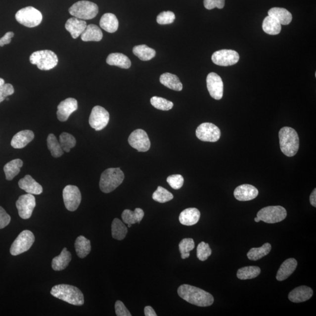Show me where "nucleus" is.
<instances>
[{"instance_id":"nucleus-1","label":"nucleus","mask_w":316,"mask_h":316,"mask_svg":"<svg viewBox=\"0 0 316 316\" xmlns=\"http://www.w3.org/2000/svg\"><path fill=\"white\" fill-rule=\"evenodd\" d=\"M179 296L191 304L207 307L213 305V296L205 290L189 285H182L178 289Z\"/></svg>"},{"instance_id":"nucleus-2","label":"nucleus","mask_w":316,"mask_h":316,"mask_svg":"<svg viewBox=\"0 0 316 316\" xmlns=\"http://www.w3.org/2000/svg\"><path fill=\"white\" fill-rule=\"evenodd\" d=\"M50 294L70 305L82 306L85 303L84 296L81 290L72 285L60 284L54 286L51 289Z\"/></svg>"},{"instance_id":"nucleus-3","label":"nucleus","mask_w":316,"mask_h":316,"mask_svg":"<svg viewBox=\"0 0 316 316\" xmlns=\"http://www.w3.org/2000/svg\"><path fill=\"white\" fill-rule=\"evenodd\" d=\"M279 137L283 154L288 157L295 156L299 148V138L296 131L291 127H283L279 131Z\"/></svg>"},{"instance_id":"nucleus-4","label":"nucleus","mask_w":316,"mask_h":316,"mask_svg":"<svg viewBox=\"0 0 316 316\" xmlns=\"http://www.w3.org/2000/svg\"><path fill=\"white\" fill-rule=\"evenodd\" d=\"M124 178L125 176L120 168H108L101 175L100 189L104 193H109L123 183Z\"/></svg>"},{"instance_id":"nucleus-5","label":"nucleus","mask_w":316,"mask_h":316,"mask_svg":"<svg viewBox=\"0 0 316 316\" xmlns=\"http://www.w3.org/2000/svg\"><path fill=\"white\" fill-rule=\"evenodd\" d=\"M30 62L36 65L41 70H49L57 66L58 57L50 50H38L34 52L30 57Z\"/></svg>"},{"instance_id":"nucleus-6","label":"nucleus","mask_w":316,"mask_h":316,"mask_svg":"<svg viewBox=\"0 0 316 316\" xmlns=\"http://www.w3.org/2000/svg\"><path fill=\"white\" fill-rule=\"evenodd\" d=\"M73 17L82 20H89L96 17L98 7L95 3L89 1H80L75 3L69 9Z\"/></svg>"},{"instance_id":"nucleus-7","label":"nucleus","mask_w":316,"mask_h":316,"mask_svg":"<svg viewBox=\"0 0 316 316\" xmlns=\"http://www.w3.org/2000/svg\"><path fill=\"white\" fill-rule=\"evenodd\" d=\"M15 19L19 23L28 28L38 26L43 21V15L33 7L22 8L15 14Z\"/></svg>"},{"instance_id":"nucleus-8","label":"nucleus","mask_w":316,"mask_h":316,"mask_svg":"<svg viewBox=\"0 0 316 316\" xmlns=\"http://www.w3.org/2000/svg\"><path fill=\"white\" fill-rule=\"evenodd\" d=\"M287 216L286 210L280 206H268L262 209L257 213L261 221L269 224H274L285 220Z\"/></svg>"},{"instance_id":"nucleus-9","label":"nucleus","mask_w":316,"mask_h":316,"mask_svg":"<svg viewBox=\"0 0 316 316\" xmlns=\"http://www.w3.org/2000/svg\"><path fill=\"white\" fill-rule=\"evenodd\" d=\"M35 241V236L30 230H24L18 235L12 243L10 253L14 256L21 254L30 250Z\"/></svg>"},{"instance_id":"nucleus-10","label":"nucleus","mask_w":316,"mask_h":316,"mask_svg":"<svg viewBox=\"0 0 316 316\" xmlns=\"http://www.w3.org/2000/svg\"><path fill=\"white\" fill-rule=\"evenodd\" d=\"M63 198L67 210L75 212L81 203L82 194L77 186L68 185L63 190Z\"/></svg>"},{"instance_id":"nucleus-11","label":"nucleus","mask_w":316,"mask_h":316,"mask_svg":"<svg viewBox=\"0 0 316 316\" xmlns=\"http://www.w3.org/2000/svg\"><path fill=\"white\" fill-rule=\"evenodd\" d=\"M196 136L204 142H215L221 136V132L218 127L210 123H204L197 127Z\"/></svg>"},{"instance_id":"nucleus-12","label":"nucleus","mask_w":316,"mask_h":316,"mask_svg":"<svg viewBox=\"0 0 316 316\" xmlns=\"http://www.w3.org/2000/svg\"><path fill=\"white\" fill-rule=\"evenodd\" d=\"M109 120V113L103 107L96 105L91 110L89 124L95 130L100 131L107 126Z\"/></svg>"},{"instance_id":"nucleus-13","label":"nucleus","mask_w":316,"mask_h":316,"mask_svg":"<svg viewBox=\"0 0 316 316\" xmlns=\"http://www.w3.org/2000/svg\"><path fill=\"white\" fill-rule=\"evenodd\" d=\"M16 206L18 211L19 216L22 219H30L36 206V200L33 194L27 193L18 198Z\"/></svg>"},{"instance_id":"nucleus-14","label":"nucleus","mask_w":316,"mask_h":316,"mask_svg":"<svg viewBox=\"0 0 316 316\" xmlns=\"http://www.w3.org/2000/svg\"><path fill=\"white\" fill-rule=\"evenodd\" d=\"M130 145L139 152H146L151 147V142L148 134L144 130L138 129L130 134L129 138Z\"/></svg>"},{"instance_id":"nucleus-15","label":"nucleus","mask_w":316,"mask_h":316,"mask_svg":"<svg viewBox=\"0 0 316 316\" xmlns=\"http://www.w3.org/2000/svg\"><path fill=\"white\" fill-rule=\"evenodd\" d=\"M212 61L217 65L228 66L235 65L239 60L238 52L235 50L223 49L216 51L212 56Z\"/></svg>"},{"instance_id":"nucleus-16","label":"nucleus","mask_w":316,"mask_h":316,"mask_svg":"<svg viewBox=\"0 0 316 316\" xmlns=\"http://www.w3.org/2000/svg\"><path fill=\"white\" fill-rule=\"evenodd\" d=\"M206 82L211 97L217 100H221L224 92V85L220 76L216 73H210L207 76Z\"/></svg>"},{"instance_id":"nucleus-17","label":"nucleus","mask_w":316,"mask_h":316,"mask_svg":"<svg viewBox=\"0 0 316 316\" xmlns=\"http://www.w3.org/2000/svg\"><path fill=\"white\" fill-rule=\"evenodd\" d=\"M78 108V101L75 98H68L60 102L57 106V117L60 121L65 122Z\"/></svg>"},{"instance_id":"nucleus-18","label":"nucleus","mask_w":316,"mask_h":316,"mask_svg":"<svg viewBox=\"0 0 316 316\" xmlns=\"http://www.w3.org/2000/svg\"><path fill=\"white\" fill-rule=\"evenodd\" d=\"M258 193L259 191L256 187L248 184L240 185L234 191L235 199L241 202L253 200L258 196Z\"/></svg>"},{"instance_id":"nucleus-19","label":"nucleus","mask_w":316,"mask_h":316,"mask_svg":"<svg viewBox=\"0 0 316 316\" xmlns=\"http://www.w3.org/2000/svg\"><path fill=\"white\" fill-rule=\"evenodd\" d=\"M19 187L21 189L26 191L27 193L39 195L43 193L42 186L32 178L31 176L27 175L24 178L19 181Z\"/></svg>"},{"instance_id":"nucleus-20","label":"nucleus","mask_w":316,"mask_h":316,"mask_svg":"<svg viewBox=\"0 0 316 316\" xmlns=\"http://www.w3.org/2000/svg\"><path fill=\"white\" fill-rule=\"evenodd\" d=\"M87 27V23L84 20L75 17L69 18L66 21L65 28L71 34L73 39H76L84 33Z\"/></svg>"},{"instance_id":"nucleus-21","label":"nucleus","mask_w":316,"mask_h":316,"mask_svg":"<svg viewBox=\"0 0 316 316\" xmlns=\"http://www.w3.org/2000/svg\"><path fill=\"white\" fill-rule=\"evenodd\" d=\"M313 295L314 291L312 288L306 286H301L290 292L288 298L293 303H301L308 301Z\"/></svg>"},{"instance_id":"nucleus-22","label":"nucleus","mask_w":316,"mask_h":316,"mask_svg":"<svg viewBox=\"0 0 316 316\" xmlns=\"http://www.w3.org/2000/svg\"><path fill=\"white\" fill-rule=\"evenodd\" d=\"M34 133L31 130L21 131L13 136L11 145L15 149L23 148L34 139Z\"/></svg>"},{"instance_id":"nucleus-23","label":"nucleus","mask_w":316,"mask_h":316,"mask_svg":"<svg viewBox=\"0 0 316 316\" xmlns=\"http://www.w3.org/2000/svg\"><path fill=\"white\" fill-rule=\"evenodd\" d=\"M297 266H298V262L295 258H289L284 261L277 271L276 279L278 281H283L288 278L294 272Z\"/></svg>"},{"instance_id":"nucleus-24","label":"nucleus","mask_w":316,"mask_h":316,"mask_svg":"<svg viewBox=\"0 0 316 316\" xmlns=\"http://www.w3.org/2000/svg\"><path fill=\"white\" fill-rule=\"evenodd\" d=\"M200 212L196 208H188L181 212L180 222L181 225L187 226L195 225L199 221Z\"/></svg>"},{"instance_id":"nucleus-25","label":"nucleus","mask_w":316,"mask_h":316,"mask_svg":"<svg viewBox=\"0 0 316 316\" xmlns=\"http://www.w3.org/2000/svg\"><path fill=\"white\" fill-rule=\"evenodd\" d=\"M72 260V255L66 248H63L62 253L58 256L53 258L52 262V269L55 271H60L68 267Z\"/></svg>"},{"instance_id":"nucleus-26","label":"nucleus","mask_w":316,"mask_h":316,"mask_svg":"<svg viewBox=\"0 0 316 316\" xmlns=\"http://www.w3.org/2000/svg\"><path fill=\"white\" fill-rule=\"evenodd\" d=\"M161 84L172 90L180 91L183 89V85L177 75L170 73H165L159 79Z\"/></svg>"},{"instance_id":"nucleus-27","label":"nucleus","mask_w":316,"mask_h":316,"mask_svg":"<svg viewBox=\"0 0 316 316\" xmlns=\"http://www.w3.org/2000/svg\"><path fill=\"white\" fill-rule=\"evenodd\" d=\"M81 39L85 42L89 41H95L98 42L103 38V33L97 25L90 24L87 25L84 33L81 35Z\"/></svg>"},{"instance_id":"nucleus-28","label":"nucleus","mask_w":316,"mask_h":316,"mask_svg":"<svg viewBox=\"0 0 316 316\" xmlns=\"http://www.w3.org/2000/svg\"><path fill=\"white\" fill-rule=\"evenodd\" d=\"M107 63L111 66H116L122 69H129L132 66V62L125 55L120 53H113L108 56Z\"/></svg>"},{"instance_id":"nucleus-29","label":"nucleus","mask_w":316,"mask_h":316,"mask_svg":"<svg viewBox=\"0 0 316 316\" xmlns=\"http://www.w3.org/2000/svg\"><path fill=\"white\" fill-rule=\"evenodd\" d=\"M102 29L109 33H114L119 28V22L116 16L111 13L104 14L100 21Z\"/></svg>"},{"instance_id":"nucleus-30","label":"nucleus","mask_w":316,"mask_h":316,"mask_svg":"<svg viewBox=\"0 0 316 316\" xmlns=\"http://www.w3.org/2000/svg\"><path fill=\"white\" fill-rule=\"evenodd\" d=\"M268 15L276 19L281 25H288L292 20L291 13L285 8L278 7L271 8L268 11Z\"/></svg>"},{"instance_id":"nucleus-31","label":"nucleus","mask_w":316,"mask_h":316,"mask_svg":"<svg viewBox=\"0 0 316 316\" xmlns=\"http://www.w3.org/2000/svg\"><path fill=\"white\" fill-rule=\"evenodd\" d=\"M143 217L144 212L140 208L135 209L134 212L129 209L124 210L121 215L123 222L127 225H134L135 223L139 224Z\"/></svg>"},{"instance_id":"nucleus-32","label":"nucleus","mask_w":316,"mask_h":316,"mask_svg":"<svg viewBox=\"0 0 316 316\" xmlns=\"http://www.w3.org/2000/svg\"><path fill=\"white\" fill-rule=\"evenodd\" d=\"M75 247L78 256L81 258H84L90 253L91 250L90 241L84 236H79L75 241Z\"/></svg>"},{"instance_id":"nucleus-33","label":"nucleus","mask_w":316,"mask_h":316,"mask_svg":"<svg viewBox=\"0 0 316 316\" xmlns=\"http://www.w3.org/2000/svg\"><path fill=\"white\" fill-rule=\"evenodd\" d=\"M23 161L20 159H14L4 166V171L6 180L11 181L20 172Z\"/></svg>"},{"instance_id":"nucleus-34","label":"nucleus","mask_w":316,"mask_h":316,"mask_svg":"<svg viewBox=\"0 0 316 316\" xmlns=\"http://www.w3.org/2000/svg\"><path fill=\"white\" fill-rule=\"evenodd\" d=\"M134 55L143 61H148L154 58L156 55V51L154 49L146 46V45H140L134 47Z\"/></svg>"},{"instance_id":"nucleus-35","label":"nucleus","mask_w":316,"mask_h":316,"mask_svg":"<svg viewBox=\"0 0 316 316\" xmlns=\"http://www.w3.org/2000/svg\"><path fill=\"white\" fill-rule=\"evenodd\" d=\"M112 237L117 240H123L126 238L128 229L124 223L119 219H114L111 225Z\"/></svg>"},{"instance_id":"nucleus-36","label":"nucleus","mask_w":316,"mask_h":316,"mask_svg":"<svg viewBox=\"0 0 316 316\" xmlns=\"http://www.w3.org/2000/svg\"><path fill=\"white\" fill-rule=\"evenodd\" d=\"M263 29L265 33L268 34L276 35L280 33L282 27H281V24L276 19L268 15L264 19Z\"/></svg>"},{"instance_id":"nucleus-37","label":"nucleus","mask_w":316,"mask_h":316,"mask_svg":"<svg viewBox=\"0 0 316 316\" xmlns=\"http://www.w3.org/2000/svg\"><path fill=\"white\" fill-rule=\"evenodd\" d=\"M271 248L272 247L270 243L264 244L259 248H251L247 253L248 259L251 261L260 260L270 253Z\"/></svg>"},{"instance_id":"nucleus-38","label":"nucleus","mask_w":316,"mask_h":316,"mask_svg":"<svg viewBox=\"0 0 316 316\" xmlns=\"http://www.w3.org/2000/svg\"><path fill=\"white\" fill-rule=\"evenodd\" d=\"M261 273L259 267L255 266L245 267L238 270L237 276L241 280H247L255 278Z\"/></svg>"},{"instance_id":"nucleus-39","label":"nucleus","mask_w":316,"mask_h":316,"mask_svg":"<svg viewBox=\"0 0 316 316\" xmlns=\"http://www.w3.org/2000/svg\"><path fill=\"white\" fill-rule=\"evenodd\" d=\"M47 145L53 157L59 158L63 155V149L54 134H50L47 136Z\"/></svg>"},{"instance_id":"nucleus-40","label":"nucleus","mask_w":316,"mask_h":316,"mask_svg":"<svg viewBox=\"0 0 316 316\" xmlns=\"http://www.w3.org/2000/svg\"><path fill=\"white\" fill-rule=\"evenodd\" d=\"M59 143L63 151L69 152L70 149L75 147L76 140L71 134L63 133L59 136Z\"/></svg>"},{"instance_id":"nucleus-41","label":"nucleus","mask_w":316,"mask_h":316,"mask_svg":"<svg viewBox=\"0 0 316 316\" xmlns=\"http://www.w3.org/2000/svg\"><path fill=\"white\" fill-rule=\"evenodd\" d=\"M195 247V244L192 238H184L179 244L181 257L183 260L186 259L190 256V252Z\"/></svg>"},{"instance_id":"nucleus-42","label":"nucleus","mask_w":316,"mask_h":316,"mask_svg":"<svg viewBox=\"0 0 316 316\" xmlns=\"http://www.w3.org/2000/svg\"><path fill=\"white\" fill-rule=\"evenodd\" d=\"M152 199L156 202L164 203L173 199L174 195L165 188L158 186L152 194Z\"/></svg>"},{"instance_id":"nucleus-43","label":"nucleus","mask_w":316,"mask_h":316,"mask_svg":"<svg viewBox=\"0 0 316 316\" xmlns=\"http://www.w3.org/2000/svg\"><path fill=\"white\" fill-rule=\"evenodd\" d=\"M151 103L152 106L162 111H168L174 107V103L167 99L154 96L151 98Z\"/></svg>"},{"instance_id":"nucleus-44","label":"nucleus","mask_w":316,"mask_h":316,"mask_svg":"<svg viewBox=\"0 0 316 316\" xmlns=\"http://www.w3.org/2000/svg\"><path fill=\"white\" fill-rule=\"evenodd\" d=\"M212 250L208 244L204 242H201L197 247V257L201 261H204L208 259L212 255Z\"/></svg>"},{"instance_id":"nucleus-45","label":"nucleus","mask_w":316,"mask_h":316,"mask_svg":"<svg viewBox=\"0 0 316 316\" xmlns=\"http://www.w3.org/2000/svg\"><path fill=\"white\" fill-rule=\"evenodd\" d=\"M175 15L172 11H164L158 15L156 21L160 25H167L173 23L175 20Z\"/></svg>"},{"instance_id":"nucleus-46","label":"nucleus","mask_w":316,"mask_h":316,"mask_svg":"<svg viewBox=\"0 0 316 316\" xmlns=\"http://www.w3.org/2000/svg\"><path fill=\"white\" fill-rule=\"evenodd\" d=\"M167 182L175 190L180 189L183 186L184 179L181 175H172L167 178Z\"/></svg>"},{"instance_id":"nucleus-47","label":"nucleus","mask_w":316,"mask_h":316,"mask_svg":"<svg viewBox=\"0 0 316 316\" xmlns=\"http://www.w3.org/2000/svg\"><path fill=\"white\" fill-rule=\"evenodd\" d=\"M14 89L12 85L7 84L0 86V103L5 100L9 95L13 94Z\"/></svg>"},{"instance_id":"nucleus-48","label":"nucleus","mask_w":316,"mask_h":316,"mask_svg":"<svg viewBox=\"0 0 316 316\" xmlns=\"http://www.w3.org/2000/svg\"><path fill=\"white\" fill-rule=\"evenodd\" d=\"M204 5L207 9H222L225 7V0H204Z\"/></svg>"},{"instance_id":"nucleus-49","label":"nucleus","mask_w":316,"mask_h":316,"mask_svg":"<svg viewBox=\"0 0 316 316\" xmlns=\"http://www.w3.org/2000/svg\"><path fill=\"white\" fill-rule=\"evenodd\" d=\"M115 311L117 316H132V314L127 309L124 303L120 301H117L115 304Z\"/></svg>"},{"instance_id":"nucleus-50","label":"nucleus","mask_w":316,"mask_h":316,"mask_svg":"<svg viewBox=\"0 0 316 316\" xmlns=\"http://www.w3.org/2000/svg\"><path fill=\"white\" fill-rule=\"evenodd\" d=\"M11 222V217L5 210L0 206V229L7 226Z\"/></svg>"},{"instance_id":"nucleus-51","label":"nucleus","mask_w":316,"mask_h":316,"mask_svg":"<svg viewBox=\"0 0 316 316\" xmlns=\"http://www.w3.org/2000/svg\"><path fill=\"white\" fill-rule=\"evenodd\" d=\"M14 36V33L8 32L4 36L0 38V46H4L5 45L9 44L11 42V39Z\"/></svg>"},{"instance_id":"nucleus-52","label":"nucleus","mask_w":316,"mask_h":316,"mask_svg":"<svg viewBox=\"0 0 316 316\" xmlns=\"http://www.w3.org/2000/svg\"><path fill=\"white\" fill-rule=\"evenodd\" d=\"M144 314L146 316H156V312L151 306H146L144 309Z\"/></svg>"},{"instance_id":"nucleus-53","label":"nucleus","mask_w":316,"mask_h":316,"mask_svg":"<svg viewBox=\"0 0 316 316\" xmlns=\"http://www.w3.org/2000/svg\"><path fill=\"white\" fill-rule=\"evenodd\" d=\"M310 202L312 205L315 207H316V189H315L312 191L311 196H310Z\"/></svg>"},{"instance_id":"nucleus-54","label":"nucleus","mask_w":316,"mask_h":316,"mask_svg":"<svg viewBox=\"0 0 316 316\" xmlns=\"http://www.w3.org/2000/svg\"><path fill=\"white\" fill-rule=\"evenodd\" d=\"M4 84H5L4 80L1 78H0V86H1Z\"/></svg>"},{"instance_id":"nucleus-55","label":"nucleus","mask_w":316,"mask_h":316,"mask_svg":"<svg viewBox=\"0 0 316 316\" xmlns=\"http://www.w3.org/2000/svg\"><path fill=\"white\" fill-rule=\"evenodd\" d=\"M254 220L255 222L257 223L260 222L261 221L260 219L258 218V217H257V218H255Z\"/></svg>"},{"instance_id":"nucleus-56","label":"nucleus","mask_w":316,"mask_h":316,"mask_svg":"<svg viewBox=\"0 0 316 316\" xmlns=\"http://www.w3.org/2000/svg\"><path fill=\"white\" fill-rule=\"evenodd\" d=\"M129 226H129V227H131V226H132V225H128Z\"/></svg>"}]
</instances>
